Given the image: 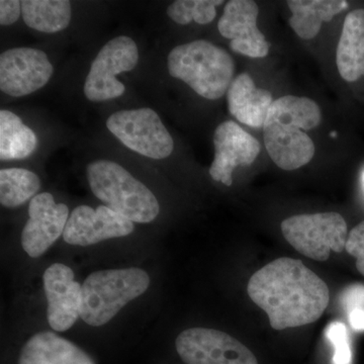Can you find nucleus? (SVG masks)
Wrapping results in <instances>:
<instances>
[{
  "label": "nucleus",
  "instance_id": "nucleus-21",
  "mask_svg": "<svg viewBox=\"0 0 364 364\" xmlns=\"http://www.w3.org/2000/svg\"><path fill=\"white\" fill-rule=\"evenodd\" d=\"M21 14L26 25L42 33L65 30L71 21V4L66 0H23Z\"/></svg>",
  "mask_w": 364,
  "mask_h": 364
},
{
  "label": "nucleus",
  "instance_id": "nucleus-27",
  "mask_svg": "<svg viewBox=\"0 0 364 364\" xmlns=\"http://www.w3.org/2000/svg\"><path fill=\"white\" fill-rule=\"evenodd\" d=\"M344 306L352 312L356 309L364 310V287L360 284H354L344 291L342 296Z\"/></svg>",
  "mask_w": 364,
  "mask_h": 364
},
{
  "label": "nucleus",
  "instance_id": "nucleus-29",
  "mask_svg": "<svg viewBox=\"0 0 364 364\" xmlns=\"http://www.w3.org/2000/svg\"><path fill=\"white\" fill-rule=\"evenodd\" d=\"M331 136H336V133H335V132H333V133L331 134Z\"/></svg>",
  "mask_w": 364,
  "mask_h": 364
},
{
  "label": "nucleus",
  "instance_id": "nucleus-28",
  "mask_svg": "<svg viewBox=\"0 0 364 364\" xmlns=\"http://www.w3.org/2000/svg\"><path fill=\"white\" fill-rule=\"evenodd\" d=\"M349 322L355 331H364V310L356 309L349 314Z\"/></svg>",
  "mask_w": 364,
  "mask_h": 364
},
{
  "label": "nucleus",
  "instance_id": "nucleus-30",
  "mask_svg": "<svg viewBox=\"0 0 364 364\" xmlns=\"http://www.w3.org/2000/svg\"><path fill=\"white\" fill-rule=\"evenodd\" d=\"M363 181H364V174H363Z\"/></svg>",
  "mask_w": 364,
  "mask_h": 364
},
{
  "label": "nucleus",
  "instance_id": "nucleus-3",
  "mask_svg": "<svg viewBox=\"0 0 364 364\" xmlns=\"http://www.w3.org/2000/svg\"><path fill=\"white\" fill-rule=\"evenodd\" d=\"M167 66L172 77L183 81L207 100L224 97L233 81L231 55L205 40L177 46L169 53Z\"/></svg>",
  "mask_w": 364,
  "mask_h": 364
},
{
  "label": "nucleus",
  "instance_id": "nucleus-24",
  "mask_svg": "<svg viewBox=\"0 0 364 364\" xmlns=\"http://www.w3.org/2000/svg\"><path fill=\"white\" fill-rule=\"evenodd\" d=\"M327 337L335 348L333 364H351L352 354L346 326L341 322L331 323L327 329Z\"/></svg>",
  "mask_w": 364,
  "mask_h": 364
},
{
  "label": "nucleus",
  "instance_id": "nucleus-17",
  "mask_svg": "<svg viewBox=\"0 0 364 364\" xmlns=\"http://www.w3.org/2000/svg\"><path fill=\"white\" fill-rule=\"evenodd\" d=\"M18 364H95L87 353L53 332L33 335L21 349Z\"/></svg>",
  "mask_w": 364,
  "mask_h": 364
},
{
  "label": "nucleus",
  "instance_id": "nucleus-9",
  "mask_svg": "<svg viewBox=\"0 0 364 364\" xmlns=\"http://www.w3.org/2000/svg\"><path fill=\"white\" fill-rule=\"evenodd\" d=\"M176 347L186 364H258L248 347L219 330H184L177 337Z\"/></svg>",
  "mask_w": 364,
  "mask_h": 364
},
{
  "label": "nucleus",
  "instance_id": "nucleus-5",
  "mask_svg": "<svg viewBox=\"0 0 364 364\" xmlns=\"http://www.w3.org/2000/svg\"><path fill=\"white\" fill-rule=\"evenodd\" d=\"M149 284V275L141 268L92 272L81 287L80 318L93 327L107 324Z\"/></svg>",
  "mask_w": 364,
  "mask_h": 364
},
{
  "label": "nucleus",
  "instance_id": "nucleus-16",
  "mask_svg": "<svg viewBox=\"0 0 364 364\" xmlns=\"http://www.w3.org/2000/svg\"><path fill=\"white\" fill-rule=\"evenodd\" d=\"M228 107L240 123L261 128L274 100L268 90L257 87L252 77L242 73L233 79L227 92Z\"/></svg>",
  "mask_w": 364,
  "mask_h": 364
},
{
  "label": "nucleus",
  "instance_id": "nucleus-25",
  "mask_svg": "<svg viewBox=\"0 0 364 364\" xmlns=\"http://www.w3.org/2000/svg\"><path fill=\"white\" fill-rule=\"evenodd\" d=\"M345 250L356 258V267L364 277V221L348 234Z\"/></svg>",
  "mask_w": 364,
  "mask_h": 364
},
{
  "label": "nucleus",
  "instance_id": "nucleus-4",
  "mask_svg": "<svg viewBox=\"0 0 364 364\" xmlns=\"http://www.w3.org/2000/svg\"><path fill=\"white\" fill-rule=\"evenodd\" d=\"M93 195L117 214L133 223L154 221L160 207L156 196L121 165L97 160L86 168Z\"/></svg>",
  "mask_w": 364,
  "mask_h": 364
},
{
  "label": "nucleus",
  "instance_id": "nucleus-6",
  "mask_svg": "<svg viewBox=\"0 0 364 364\" xmlns=\"http://www.w3.org/2000/svg\"><path fill=\"white\" fill-rule=\"evenodd\" d=\"M280 229L298 252L317 261L327 260L331 250L342 252L348 238L346 222L338 213L293 215Z\"/></svg>",
  "mask_w": 364,
  "mask_h": 364
},
{
  "label": "nucleus",
  "instance_id": "nucleus-22",
  "mask_svg": "<svg viewBox=\"0 0 364 364\" xmlns=\"http://www.w3.org/2000/svg\"><path fill=\"white\" fill-rule=\"evenodd\" d=\"M39 176L28 169L6 168L0 171V203L6 208H18L40 191Z\"/></svg>",
  "mask_w": 364,
  "mask_h": 364
},
{
  "label": "nucleus",
  "instance_id": "nucleus-12",
  "mask_svg": "<svg viewBox=\"0 0 364 364\" xmlns=\"http://www.w3.org/2000/svg\"><path fill=\"white\" fill-rule=\"evenodd\" d=\"M258 14L259 9L252 0L228 2L218 28L223 37L231 40L232 51L250 58L267 56L270 45L258 28Z\"/></svg>",
  "mask_w": 364,
  "mask_h": 364
},
{
  "label": "nucleus",
  "instance_id": "nucleus-19",
  "mask_svg": "<svg viewBox=\"0 0 364 364\" xmlns=\"http://www.w3.org/2000/svg\"><path fill=\"white\" fill-rule=\"evenodd\" d=\"M289 26L299 38L311 40L321 31L323 23H328L336 14L348 7L345 0H289Z\"/></svg>",
  "mask_w": 364,
  "mask_h": 364
},
{
  "label": "nucleus",
  "instance_id": "nucleus-18",
  "mask_svg": "<svg viewBox=\"0 0 364 364\" xmlns=\"http://www.w3.org/2000/svg\"><path fill=\"white\" fill-rule=\"evenodd\" d=\"M340 76L354 82L364 76V9L350 11L345 18L336 50Z\"/></svg>",
  "mask_w": 364,
  "mask_h": 364
},
{
  "label": "nucleus",
  "instance_id": "nucleus-2",
  "mask_svg": "<svg viewBox=\"0 0 364 364\" xmlns=\"http://www.w3.org/2000/svg\"><path fill=\"white\" fill-rule=\"evenodd\" d=\"M321 121L320 107L310 98L284 95L274 100L263 124V140L272 161L287 171L308 164L315 144L306 132Z\"/></svg>",
  "mask_w": 364,
  "mask_h": 364
},
{
  "label": "nucleus",
  "instance_id": "nucleus-26",
  "mask_svg": "<svg viewBox=\"0 0 364 364\" xmlns=\"http://www.w3.org/2000/svg\"><path fill=\"white\" fill-rule=\"evenodd\" d=\"M21 1L18 0H1L0 1V23L11 26L20 18Z\"/></svg>",
  "mask_w": 364,
  "mask_h": 364
},
{
  "label": "nucleus",
  "instance_id": "nucleus-15",
  "mask_svg": "<svg viewBox=\"0 0 364 364\" xmlns=\"http://www.w3.org/2000/svg\"><path fill=\"white\" fill-rule=\"evenodd\" d=\"M43 280L48 301V322L55 331L70 329L80 317L82 286L74 280L73 270L61 263L47 268Z\"/></svg>",
  "mask_w": 364,
  "mask_h": 364
},
{
  "label": "nucleus",
  "instance_id": "nucleus-14",
  "mask_svg": "<svg viewBox=\"0 0 364 364\" xmlns=\"http://www.w3.org/2000/svg\"><path fill=\"white\" fill-rule=\"evenodd\" d=\"M215 158L210 167V176L225 186L233 183L234 169L240 165L252 164L259 155V142L235 122L227 121L215 129Z\"/></svg>",
  "mask_w": 364,
  "mask_h": 364
},
{
  "label": "nucleus",
  "instance_id": "nucleus-7",
  "mask_svg": "<svg viewBox=\"0 0 364 364\" xmlns=\"http://www.w3.org/2000/svg\"><path fill=\"white\" fill-rule=\"evenodd\" d=\"M107 127L129 149L143 156L164 159L173 151V139L153 109L114 112L107 119Z\"/></svg>",
  "mask_w": 364,
  "mask_h": 364
},
{
  "label": "nucleus",
  "instance_id": "nucleus-10",
  "mask_svg": "<svg viewBox=\"0 0 364 364\" xmlns=\"http://www.w3.org/2000/svg\"><path fill=\"white\" fill-rule=\"evenodd\" d=\"M52 74L51 62L41 50L14 48L0 55V90L11 97H25L41 90Z\"/></svg>",
  "mask_w": 364,
  "mask_h": 364
},
{
  "label": "nucleus",
  "instance_id": "nucleus-1",
  "mask_svg": "<svg viewBox=\"0 0 364 364\" xmlns=\"http://www.w3.org/2000/svg\"><path fill=\"white\" fill-rule=\"evenodd\" d=\"M247 293L275 330L312 324L330 301L324 280L301 260L289 257L277 258L254 273Z\"/></svg>",
  "mask_w": 364,
  "mask_h": 364
},
{
  "label": "nucleus",
  "instance_id": "nucleus-23",
  "mask_svg": "<svg viewBox=\"0 0 364 364\" xmlns=\"http://www.w3.org/2000/svg\"><path fill=\"white\" fill-rule=\"evenodd\" d=\"M222 0H177L167 7V14L179 25H188L191 21L207 25L217 16L215 6H222Z\"/></svg>",
  "mask_w": 364,
  "mask_h": 364
},
{
  "label": "nucleus",
  "instance_id": "nucleus-11",
  "mask_svg": "<svg viewBox=\"0 0 364 364\" xmlns=\"http://www.w3.org/2000/svg\"><path fill=\"white\" fill-rule=\"evenodd\" d=\"M68 207L55 203L51 193H43L31 200L28 220L21 233V246L31 257L42 256L65 231Z\"/></svg>",
  "mask_w": 364,
  "mask_h": 364
},
{
  "label": "nucleus",
  "instance_id": "nucleus-8",
  "mask_svg": "<svg viewBox=\"0 0 364 364\" xmlns=\"http://www.w3.org/2000/svg\"><path fill=\"white\" fill-rule=\"evenodd\" d=\"M138 61V47L131 38L119 36L107 42L91 63L85 83V97L91 102L122 97L126 87L116 75L134 70Z\"/></svg>",
  "mask_w": 364,
  "mask_h": 364
},
{
  "label": "nucleus",
  "instance_id": "nucleus-13",
  "mask_svg": "<svg viewBox=\"0 0 364 364\" xmlns=\"http://www.w3.org/2000/svg\"><path fill=\"white\" fill-rule=\"evenodd\" d=\"M133 231V222L105 205H100L97 210L80 205L69 215L63 239L70 245L90 246L107 239L128 236Z\"/></svg>",
  "mask_w": 364,
  "mask_h": 364
},
{
  "label": "nucleus",
  "instance_id": "nucleus-20",
  "mask_svg": "<svg viewBox=\"0 0 364 364\" xmlns=\"http://www.w3.org/2000/svg\"><path fill=\"white\" fill-rule=\"evenodd\" d=\"M37 145V136L21 117L6 109L0 111V159H25L33 154Z\"/></svg>",
  "mask_w": 364,
  "mask_h": 364
}]
</instances>
